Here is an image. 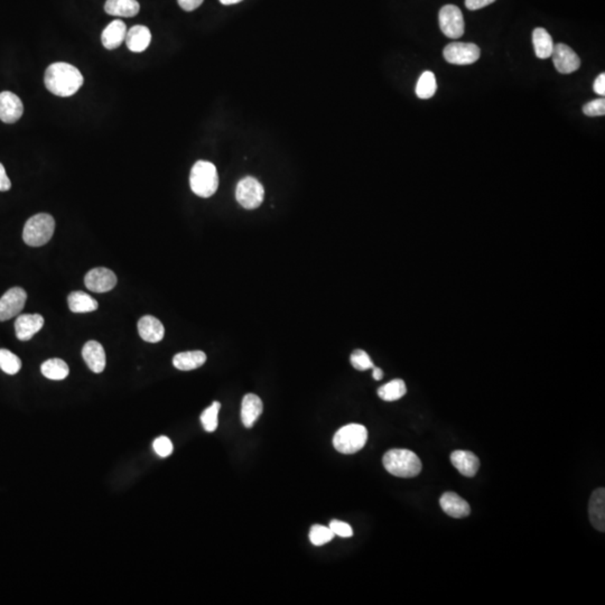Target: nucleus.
<instances>
[{
    "mask_svg": "<svg viewBox=\"0 0 605 605\" xmlns=\"http://www.w3.org/2000/svg\"><path fill=\"white\" fill-rule=\"evenodd\" d=\"M189 185L193 193L200 198L212 196L219 187V175L216 166L207 161L195 163L189 174Z\"/></svg>",
    "mask_w": 605,
    "mask_h": 605,
    "instance_id": "obj_3",
    "label": "nucleus"
},
{
    "mask_svg": "<svg viewBox=\"0 0 605 605\" xmlns=\"http://www.w3.org/2000/svg\"><path fill=\"white\" fill-rule=\"evenodd\" d=\"M407 393L406 384L402 379H395L378 389V396L384 402H396Z\"/></svg>",
    "mask_w": 605,
    "mask_h": 605,
    "instance_id": "obj_27",
    "label": "nucleus"
},
{
    "mask_svg": "<svg viewBox=\"0 0 605 605\" xmlns=\"http://www.w3.org/2000/svg\"><path fill=\"white\" fill-rule=\"evenodd\" d=\"M43 325H44V318L42 315H19L15 322L16 336L21 341H28L37 332L42 330Z\"/></svg>",
    "mask_w": 605,
    "mask_h": 605,
    "instance_id": "obj_13",
    "label": "nucleus"
},
{
    "mask_svg": "<svg viewBox=\"0 0 605 605\" xmlns=\"http://www.w3.org/2000/svg\"><path fill=\"white\" fill-rule=\"evenodd\" d=\"M384 466L390 474L398 478H415L422 472V461L409 449H390L384 455Z\"/></svg>",
    "mask_w": 605,
    "mask_h": 605,
    "instance_id": "obj_2",
    "label": "nucleus"
},
{
    "mask_svg": "<svg viewBox=\"0 0 605 605\" xmlns=\"http://www.w3.org/2000/svg\"><path fill=\"white\" fill-rule=\"evenodd\" d=\"M82 357L94 373H101L105 368V349L99 342L89 341L82 349Z\"/></svg>",
    "mask_w": 605,
    "mask_h": 605,
    "instance_id": "obj_17",
    "label": "nucleus"
},
{
    "mask_svg": "<svg viewBox=\"0 0 605 605\" xmlns=\"http://www.w3.org/2000/svg\"><path fill=\"white\" fill-rule=\"evenodd\" d=\"M10 187H12V182L10 177L7 176L6 170L0 163V192H7L10 191Z\"/></svg>",
    "mask_w": 605,
    "mask_h": 605,
    "instance_id": "obj_37",
    "label": "nucleus"
},
{
    "mask_svg": "<svg viewBox=\"0 0 605 605\" xmlns=\"http://www.w3.org/2000/svg\"><path fill=\"white\" fill-rule=\"evenodd\" d=\"M533 48L536 57L540 60H546L551 57L554 50V42L545 28H538L533 33Z\"/></svg>",
    "mask_w": 605,
    "mask_h": 605,
    "instance_id": "obj_25",
    "label": "nucleus"
},
{
    "mask_svg": "<svg viewBox=\"0 0 605 605\" xmlns=\"http://www.w3.org/2000/svg\"><path fill=\"white\" fill-rule=\"evenodd\" d=\"M334 533L330 527H325L321 524H315L309 531V540L315 546H323L330 542L334 538Z\"/></svg>",
    "mask_w": 605,
    "mask_h": 605,
    "instance_id": "obj_31",
    "label": "nucleus"
},
{
    "mask_svg": "<svg viewBox=\"0 0 605 605\" xmlns=\"http://www.w3.org/2000/svg\"><path fill=\"white\" fill-rule=\"evenodd\" d=\"M207 361V354L203 351H189L182 352L173 358L175 368L182 371H191L203 366Z\"/></svg>",
    "mask_w": 605,
    "mask_h": 605,
    "instance_id": "obj_22",
    "label": "nucleus"
},
{
    "mask_svg": "<svg viewBox=\"0 0 605 605\" xmlns=\"http://www.w3.org/2000/svg\"><path fill=\"white\" fill-rule=\"evenodd\" d=\"M444 513L452 518L461 519L471 513L470 504L454 492H445L440 499Z\"/></svg>",
    "mask_w": 605,
    "mask_h": 605,
    "instance_id": "obj_14",
    "label": "nucleus"
},
{
    "mask_svg": "<svg viewBox=\"0 0 605 605\" xmlns=\"http://www.w3.org/2000/svg\"><path fill=\"white\" fill-rule=\"evenodd\" d=\"M454 468L464 477L473 478L480 469V460L475 454L469 451H455L451 455Z\"/></svg>",
    "mask_w": 605,
    "mask_h": 605,
    "instance_id": "obj_18",
    "label": "nucleus"
},
{
    "mask_svg": "<svg viewBox=\"0 0 605 605\" xmlns=\"http://www.w3.org/2000/svg\"><path fill=\"white\" fill-rule=\"evenodd\" d=\"M330 528L334 535L343 537V538H349L353 535V531H352L350 524L339 522V520H332L330 522Z\"/></svg>",
    "mask_w": 605,
    "mask_h": 605,
    "instance_id": "obj_35",
    "label": "nucleus"
},
{
    "mask_svg": "<svg viewBox=\"0 0 605 605\" xmlns=\"http://www.w3.org/2000/svg\"><path fill=\"white\" fill-rule=\"evenodd\" d=\"M105 10L109 15L134 17L141 10V5L137 0H107Z\"/></svg>",
    "mask_w": 605,
    "mask_h": 605,
    "instance_id": "obj_23",
    "label": "nucleus"
},
{
    "mask_svg": "<svg viewBox=\"0 0 605 605\" xmlns=\"http://www.w3.org/2000/svg\"><path fill=\"white\" fill-rule=\"evenodd\" d=\"M440 28L445 37L449 39H458L464 34V19L459 7L454 5H447L440 10L438 14Z\"/></svg>",
    "mask_w": 605,
    "mask_h": 605,
    "instance_id": "obj_7",
    "label": "nucleus"
},
{
    "mask_svg": "<svg viewBox=\"0 0 605 605\" xmlns=\"http://www.w3.org/2000/svg\"><path fill=\"white\" fill-rule=\"evenodd\" d=\"M68 302L73 313L94 312L99 307L98 302L84 291H72L68 297Z\"/></svg>",
    "mask_w": 605,
    "mask_h": 605,
    "instance_id": "obj_24",
    "label": "nucleus"
},
{
    "mask_svg": "<svg viewBox=\"0 0 605 605\" xmlns=\"http://www.w3.org/2000/svg\"><path fill=\"white\" fill-rule=\"evenodd\" d=\"M351 365L354 369H357L359 371H366L369 369L375 367L372 362L371 358L369 357V354L366 351L356 350L353 353L351 354Z\"/></svg>",
    "mask_w": 605,
    "mask_h": 605,
    "instance_id": "obj_32",
    "label": "nucleus"
},
{
    "mask_svg": "<svg viewBox=\"0 0 605 605\" xmlns=\"http://www.w3.org/2000/svg\"><path fill=\"white\" fill-rule=\"evenodd\" d=\"M84 283L88 289L94 293H107L114 289L117 285V276L112 270L99 267L93 268L84 277Z\"/></svg>",
    "mask_w": 605,
    "mask_h": 605,
    "instance_id": "obj_10",
    "label": "nucleus"
},
{
    "mask_svg": "<svg viewBox=\"0 0 605 605\" xmlns=\"http://www.w3.org/2000/svg\"><path fill=\"white\" fill-rule=\"evenodd\" d=\"M594 91H595L597 94L599 96H605V74L602 73V74L599 75L597 79H596L595 82H594L593 85Z\"/></svg>",
    "mask_w": 605,
    "mask_h": 605,
    "instance_id": "obj_39",
    "label": "nucleus"
},
{
    "mask_svg": "<svg viewBox=\"0 0 605 605\" xmlns=\"http://www.w3.org/2000/svg\"><path fill=\"white\" fill-rule=\"evenodd\" d=\"M495 0H465V6L470 10H481L495 3Z\"/></svg>",
    "mask_w": 605,
    "mask_h": 605,
    "instance_id": "obj_36",
    "label": "nucleus"
},
{
    "mask_svg": "<svg viewBox=\"0 0 605 605\" xmlns=\"http://www.w3.org/2000/svg\"><path fill=\"white\" fill-rule=\"evenodd\" d=\"M44 83L46 89L55 96H71L82 87L83 76L75 66L59 62L46 69Z\"/></svg>",
    "mask_w": 605,
    "mask_h": 605,
    "instance_id": "obj_1",
    "label": "nucleus"
},
{
    "mask_svg": "<svg viewBox=\"0 0 605 605\" xmlns=\"http://www.w3.org/2000/svg\"><path fill=\"white\" fill-rule=\"evenodd\" d=\"M138 333L141 339L150 343L162 341L165 334V329L158 318L146 315L138 321Z\"/></svg>",
    "mask_w": 605,
    "mask_h": 605,
    "instance_id": "obj_16",
    "label": "nucleus"
},
{
    "mask_svg": "<svg viewBox=\"0 0 605 605\" xmlns=\"http://www.w3.org/2000/svg\"><path fill=\"white\" fill-rule=\"evenodd\" d=\"M127 26L123 21H111L110 24L103 30L101 35L102 45L107 50H114L119 48L125 42L127 35Z\"/></svg>",
    "mask_w": 605,
    "mask_h": 605,
    "instance_id": "obj_20",
    "label": "nucleus"
},
{
    "mask_svg": "<svg viewBox=\"0 0 605 605\" xmlns=\"http://www.w3.org/2000/svg\"><path fill=\"white\" fill-rule=\"evenodd\" d=\"M264 409V404L261 399L255 393H248L243 397V406H241V420L247 429H252L255 425L258 418L260 417Z\"/></svg>",
    "mask_w": 605,
    "mask_h": 605,
    "instance_id": "obj_19",
    "label": "nucleus"
},
{
    "mask_svg": "<svg viewBox=\"0 0 605 605\" xmlns=\"http://www.w3.org/2000/svg\"><path fill=\"white\" fill-rule=\"evenodd\" d=\"M28 294L21 287H12L0 298V322L15 318L24 309Z\"/></svg>",
    "mask_w": 605,
    "mask_h": 605,
    "instance_id": "obj_9",
    "label": "nucleus"
},
{
    "mask_svg": "<svg viewBox=\"0 0 605 605\" xmlns=\"http://www.w3.org/2000/svg\"><path fill=\"white\" fill-rule=\"evenodd\" d=\"M583 112L588 117H596V116H604L605 114V100L604 98L596 99L594 101L588 102L583 107Z\"/></svg>",
    "mask_w": 605,
    "mask_h": 605,
    "instance_id": "obj_34",
    "label": "nucleus"
},
{
    "mask_svg": "<svg viewBox=\"0 0 605 605\" xmlns=\"http://www.w3.org/2000/svg\"><path fill=\"white\" fill-rule=\"evenodd\" d=\"M54 230V218L48 213H39L26 222L23 239L30 247L44 246L53 237Z\"/></svg>",
    "mask_w": 605,
    "mask_h": 605,
    "instance_id": "obj_4",
    "label": "nucleus"
},
{
    "mask_svg": "<svg viewBox=\"0 0 605 605\" xmlns=\"http://www.w3.org/2000/svg\"><path fill=\"white\" fill-rule=\"evenodd\" d=\"M372 370H373V379L378 381L381 380L382 377H384V371L380 368H377V367H373Z\"/></svg>",
    "mask_w": 605,
    "mask_h": 605,
    "instance_id": "obj_40",
    "label": "nucleus"
},
{
    "mask_svg": "<svg viewBox=\"0 0 605 605\" xmlns=\"http://www.w3.org/2000/svg\"><path fill=\"white\" fill-rule=\"evenodd\" d=\"M43 376L51 380H63L69 376V366L61 359H50L41 366Z\"/></svg>",
    "mask_w": 605,
    "mask_h": 605,
    "instance_id": "obj_26",
    "label": "nucleus"
},
{
    "mask_svg": "<svg viewBox=\"0 0 605 605\" xmlns=\"http://www.w3.org/2000/svg\"><path fill=\"white\" fill-rule=\"evenodd\" d=\"M154 451L158 454L161 458H167L173 453V444L171 440L166 436H161L156 438L153 444Z\"/></svg>",
    "mask_w": 605,
    "mask_h": 605,
    "instance_id": "obj_33",
    "label": "nucleus"
},
{
    "mask_svg": "<svg viewBox=\"0 0 605 605\" xmlns=\"http://www.w3.org/2000/svg\"><path fill=\"white\" fill-rule=\"evenodd\" d=\"M243 0H220V3L222 5H225V6H228V5H234V3H241Z\"/></svg>",
    "mask_w": 605,
    "mask_h": 605,
    "instance_id": "obj_41",
    "label": "nucleus"
},
{
    "mask_svg": "<svg viewBox=\"0 0 605 605\" xmlns=\"http://www.w3.org/2000/svg\"><path fill=\"white\" fill-rule=\"evenodd\" d=\"M152 41V34L146 26L136 25L130 30H127L126 42L127 48L134 53L144 52L150 46Z\"/></svg>",
    "mask_w": 605,
    "mask_h": 605,
    "instance_id": "obj_21",
    "label": "nucleus"
},
{
    "mask_svg": "<svg viewBox=\"0 0 605 605\" xmlns=\"http://www.w3.org/2000/svg\"><path fill=\"white\" fill-rule=\"evenodd\" d=\"M551 57L555 68L562 74H571L581 68V59L566 44L560 43L557 45H554Z\"/></svg>",
    "mask_w": 605,
    "mask_h": 605,
    "instance_id": "obj_11",
    "label": "nucleus"
},
{
    "mask_svg": "<svg viewBox=\"0 0 605 605\" xmlns=\"http://www.w3.org/2000/svg\"><path fill=\"white\" fill-rule=\"evenodd\" d=\"M591 524L596 531H605V490L599 488L592 493L588 504Z\"/></svg>",
    "mask_w": 605,
    "mask_h": 605,
    "instance_id": "obj_15",
    "label": "nucleus"
},
{
    "mask_svg": "<svg viewBox=\"0 0 605 605\" xmlns=\"http://www.w3.org/2000/svg\"><path fill=\"white\" fill-rule=\"evenodd\" d=\"M21 361L16 354L6 349H0V369L7 375H16L21 370Z\"/></svg>",
    "mask_w": 605,
    "mask_h": 605,
    "instance_id": "obj_29",
    "label": "nucleus"
},
{
    "mask_svg": "<svg viewBox=\"0 0 605 605\" xmlns=\"http://www.w3.org/2000/svg\"><path fill=\"white\" fill-rule=\"evenodd\" d=\"M443 54L449 63L470 65L479 60L481 50L473 43L453 42L445 46Z\"/></svg>",
    "mask_w": 605,
    "mask_h": 605,
    "instance_id": "obj_8",
    "label": "nucleus"
},
{
    "mask_svg": "<svg viewBox=\"0 0 605 605\" xmlns=\"http://www.w3.org/2000/svg\"><path fill=\"white\" fill-rule=\"evenodd\" d=\"M236 198L238 203L247 210L257 209L264 201V186L255 177H245L238 183Z\"/></svg>",
    "mask_w": 605,
    "mask_h": 605,
    "instance_id": "obj_6",
    "label": "nucleus"
},
{
    "mask_svg": "<svg viewBox=\"0 0 605 605\" xmlns=\"http://www.w3.org/2000/svg\"><path fill=\"white\" fill-rule=\"evenodd\" d=\"M204 0H177V3L180 5L182 10L185 12H193L198 7L201 6Z\"/></svg>",
    "mask_w": 605,
    "mask_h": 605,
    "instance_id": "obj_38",
    "label": "nucleus"
},
{
    "mask_svg": "<svg viewBox=\"0 0 605 605\" xmlns=\"http://www.w3.org/2000/svg\"><path fill=\"white\" fill-rule=\"evenodd\" d=\"M24 114V105L19 96L10 91L0 93V120L5 123H15Z\"/></svg>",
    "mask_w": 605,
    "mask_h": 605,
    "instance_id": "obj_12",
    "label": "nucleus"
},
{
    "mask_svg": "<svg viewBox=\"0 0 605 605\" xmlns=\"http://www.w3.org/2000/svg\"><path fill=\"white\" fill-rule=\"evenodd\" d=\"M220 409H221V404L219 402H214L210 407L207 408L202 413V425H203L204 429L209 433H212L218 429V425H219L218 416H219Z\"/></svg>",
    "mask_w": 605,
    "mask_h": 605,
    "instance_id": "obj_30",
    "label": "nucleus"
},
{
    "mask_svg": "<svg viewBox=\"0 0 605 605\" xmlns=\"http://www.w3.org/2000/svg\"><path fill=\"white\" fill-rule=\"evenodd\" d=\"M368 440V431L359 424H350L336 431L333 447L342 454H354L365 447Z\"/></svg>",
    "mask_w": 605,
    "mask_h": 605,
    "instance_id": "obj_5",
    "label": "nucleus"
},
{
    "mask_svg": "<svg viewBox=\"0 0 605 605\" xmlns=\"http://www.w3.org/2000/svg\"><path fill=\"white\" fill-rule=\"evenodd\" d=\"M438 90V83L434 73L426 71L420 75V80L417 82L416 94L420 99H429L434 96Z\"/></svg>",
    "mask_w": 605,
    "mask_h": 605,
    "instance_id": "obj_28",
    "label": "nucleus"
}]
</instances>
